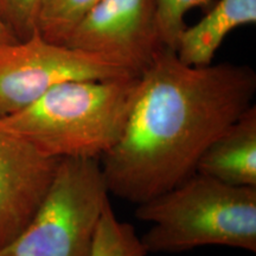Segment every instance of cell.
Returning a JSON list of instances; mask_svg holds the SVG:
<instances>
[{
  "label": "cell",
  "mask_w": 256,
  "mask_h": 256,
  "mask_svg": "<svg viewBox=\"0 0 256 256\" xmlns=\"http://www.w3.org/2000/svg\"><path fill=\"white\" fill-rule=\"evenodd\" d=\"M255 92L252 66H188L164 48L139 75L126 128L101 158L110 194L138 206L182 183Z\"/></svg>",
  "instance_id": "6da1fadb"
},
{
  "label": "cell",
  "mask_w": 256,
  "mask_h": 256,
  "mask_svg": "<svg viewBox=\"0 0 256 256\" xmlns=\"http://www.w3.org/2000/svg\"><path fill=\"white\" fill-rule=\"evenodd\" d=\"M138 80L139 75L60 83L2 120L51 158L100 160L126 128Z\"/></svg>",
  "instance_id": "7a4b0ae2"
},
{
  "label": "cell",
  "mask_w": 256,
  "mask_h": 256,
  "mask_svg": "<svg viewBox=\"0 0 256 256\" xmlns=\"http://www.w3.org/2000/svg\"><path fill=\"white\" fill-rule=\"evenodd\" d=\"M136 217L150 223L140 238L147 254L206 246L256 252V188L235 186L194 172L138 204Z\"/></svg>",
  "instance_id": "3957f363"
},
{
  "label": "cell",
  "mask_w": 256,
  "mask_h": 256,
  "mask_svg": "<svg viewBox=\"0 0 256 256\" xmlns=\"http://www.w3.org/2000/svg\"><path fill=\"white\" fill-rule=\"evenodd\" d=\"M110 194L100 160L60 159L40 206L0 256H89Z\"/></svg>",
  "instance_id": "277c9868"
},
{
  "label": "cell",
  "mask_w": 256,
  "mask_h": 256,
  "mask_svg": "<svg viewBox=\"0 0 256 256\" xmlns=\"http://www.w3.org/2000/svg\"><path fill=\"white\" fill-rule=\"evenodd\" d=\"M128 76L138 75L106 57L54 43L34 31L0 46V118L22 110L60 83Z\"/></svg>",
  "instance_id": "5b68a950"
},
{
  "label": "cell",
  "mask_w": 256,
  "mask_h": 256,
  "mask_svg": "<svg viewBox=\"0 0 256 256\" xmlns=\"http://www.w3.org/2000/svg\"><path fill=\"white\" fill-rule=\"evenodd\" d=\"M66 46L106 57L140 75L166 48L156 0H101Z\"/></svg>",
  "instance_id": "8992f818"
},
{
  "label": "cell",
  "mask_w": 256,
  "mask_h": 256,
  "mask_svg": "<svg viewBox=\"0 0 256 256\" xmlns=\"http://www.w3.org/2000/svg\"><path fill=\"white\" fill-rule=\"evenodd\" d=\"M58 162L6 127L0 118V248L34 216Z\"/></svg>",
  "instance_id": "52a82bcc"
},
{
  "label": "cell",
  "mask_w": 256,
  "mask_h": 256,
  "mask_svg": "<svg viewBox=\"0 0 256 256\" xmlns=\"http://www.w3.org/2000/svg\"><path fill=\"white\" fill-rule=\"evenodd\" d=\"M196 172L235 186L256 188V106L230 124L211 142Z\"/></svg>",
  "instance_id": "ba28073f"
},
{
  "label": "cell",
  "mask_w": 256,
  "mask_h": 256,
  "mask_svg": "<svg viewBox=\"0 0 256 256\" xmlns=\"http://www.w3.org/2000/svg\"><path fill=\"white\" fill-rule=\"evenodd\" d=\"M256 23V0H218L208 14L179 37L176 54L188 66H209L226 36Z\"/></svg>",
  "instance_id": "9c48e42d"
},
{
  "label": "cell",
  "mask_w": 256,
  "mask_h": 256,
  "mask_svg": "<svg viewBox=\"0 0 256 256\" xmlns=\"http://www.w3.org/2000/svg\"><path fill=\"white\" fill-rule=\"evenodd\" d=\"M101 0H40L36 31L46 40L66 46L78 24Z\"/></svg>",
  "instance_id": "30bf717a"
},
{
  "label": "cell",
  "mask_w": 256,
  "mask_h": 256,
  "mask_svg": "<svg viewBox=\"0 0 256 256\" xmlns=\"http://www.w3.org/2000/svg\"><path fill=\"white\" fill-rule=\"evenodd\" d=\"M132 224L115 215L110 203L102 214L89 256H147Z\"/></svg>",
  "instance_id": "8fae6325"
},
{
  "label": "cell",
  "mask_w": 256,
  "mask_h": 256,
  "mask_svg": "<svg viewBox=\"0 0 256 256\" xmlns=\"http://www.w3.org/2000/svg\"><path fill=\"white\" fill-rule=\"evenodd\" d=\"M210 0H156L160 37L166 48L176 51L178 40L185 28V16L197 6Z\"/></svg>",
  "instance_id": "7c38bea8"
},
{
  "label": "cell",
  "mask_w": 256,
  "mask_h": 256,
  "mask_svg": "<svg viewBox=\"0 0 256 256\" xmlns=\"http://www.w3.org/2000/svg\"><path fill=\"white\" fill-rule=\"evenodd\" d=\"M40 0H0V16L18 40L36 31Z\"/></svg>",
  "instance_id": "4fadbf2b"
},
{
  "label": "cell",
  "mask_w": 256,
  "mask_h": 256,
  "mask_svg": "<svg viewBox=\"0 0 256 256\" xmlns=\"http://www.w3.org/2000/svg\"><path fill=\"white\" fill-rule=\"evenodd\" d=\"M16 40H18V38L14 36V32L11 31V28L8 26V24L5 23L4 19L0 16V46L12 43V42Z\"/></svg>",
  "instance_id": "5bb4252c"
}]
</instances>
